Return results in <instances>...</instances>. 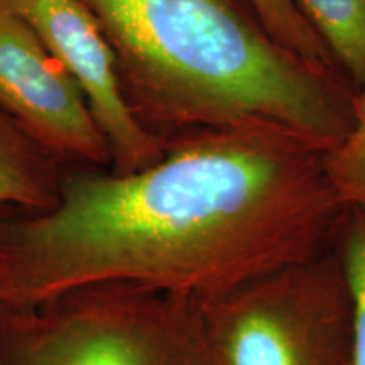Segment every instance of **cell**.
Instances as JSON below:
<instances>
[{
  "instance_id": "obj_1",
  "label": "cell",
  "mask_w": 365,
  "mask_h": 365,
  "mask_svg": "<svg viewBox=\"0 0 365 365\" xmlns=\"http://www.w3.org/2000/svg\"><path fill=\"white\" fill-rule=\"evenodd\" d=\"M346 208L298 132H186L144 170L63 176L51 210L0 222V308L100 286L213 298L330 250Z\"/></svg>"
},
{
  "instance_id": "obj_2",
  "label": "cell",
  "mask_w": 365,
  "mask_h": 365,
  "mask_svg": "<svg viewBox=\"0 0 365 365\" xmlns=\"http://www.w3.org/2000/svg\"><path fill=\"white\" fill-rule=\"evenodd\" d=\"M115 59L127 105L150 134L277 124L319 148L354 124L357 88L282 46L249 0H78Z\"/></svg>"
},
{
  "instance_id": "obj_3",
  "label": "cell",
  "mask_w": 365,
  "mask_h": 365,
  "mask_svg": "<svg viewBox=\"0 0 365 365\" xmlns=\"http://www.w3.org/2000/svg\"><path fill=\"white\" fill-rule=\"evenodd\" d=\"M0 365H217L202 301L134 286L0 308Z\"/></svg>"
},
{
  "instance_id": "obj_4",
  "label": "cell",
  "mask_w": 365,
  "mask_h": 365,
  "mask_svg": "<svg viewBox=\"0 0 365 365\" xmlns=\"http://www.w3.org/2000/svg\"><path fill=\"white\" fill-rule=\"evenodd\" d=\"M202 307L217 365H352L354 294L335 245Z\"/></svg>"
},
{
  "instance_id": "obj_5",
  "label": "cell",
  "mask_w": 365,
  "mask_h": 365,
  "mask_svg": "<svg viewBox=\"0 0 365 365\" xmlns=\"http://www.w3.org/2000/svg\"><path fill=\"white\" fill-rule=\"evenodd\" d=\"M0 112L56 159L112 166L83 91L31 27L0 0Z\"/></svg>"
},
{
  "instance_id": "obj_6",
  "label": "cell",
  "mask_w": 365,
  "mask_h": 365,
  "mask_svg": "<svg viewBox=\"0 0 365 365\" xmlns=\"http://www.w3.org/2000/svg\"><path fill=\"white\" fill-rule=\"evenodd\" d=\"M83 91L112 149L113 173H134L163 158L168 140L145 129L127 105L115 59L78 0H4Z\"/></svg>"
},
{
  "instance_id": "obj_7",
  "label": "cell",
  "mask_w": 365,
  "mask_h": 365,
  "mask_svg": "<svg viewBox=\"0 0 365 365\" xmlns=\"http://www.w3.org/2000/svg\"><path fill=\"white\" fill-rule=\"evenodd\" d=\"M61 181L56 158L0 112V207L48 212L58 203Z\"/></svg>"
},
{
  "instance_id": "obj_8",
  "label": "cell",
  "mask_w": 365,
  "mask_h": 365,
  "mask_svg": "<svg viewBox=\"0 0 365 365\" xmlns=\"http://www.w3.org/2000/svg\"><path fill=\"white\" fill-rule=\"evenodd\" d=\"M341 73L355 88L365 86V0H294Z\"/></svg>"
},
{
  "instance_id": "obj_9",
  "label": "cell",
  "mask_w": 365,
  "mask_h": 365,
  "mask_svg": "<svg viewBox=\"0 0 365 365\" xmlns=\"http://www.w3.org/2000/svg\"><path fill=\"white\" fill-rule=\"evenodd\" d=\"M327 171L341 203L365 212V86L355 91L352 129L327 150Z\"/></svg>"
},
{
  "instance_id": "obj_10",
  "label": "cell",
  "mask_w": 365,
  "mask_h": 365,
  "mask_svg": "<svg viewBox=\"0 0 365 365\" xmlns=\"http://www.w3.org/2000/svg\"><path fill=\"white\" fill-rule=\"evenodd\" d=\"M267 31L284 48L308 61L340 70L325 41L296 7L294 0H249ZM341 71V70H340Z\"/></svg>"
},
{
  "instance_id": "obj_11",
  "label": "cell",
  "mask_w": 365,
  "mask_h": 365,
  "mask_svg": "<svg viewBox=\"0 0 365 365\" xmlns=\"http://www.w3.org/2000/svg\"><path fill=\"white\" fill-rule=\"evenodd\" d=\"M335 249L344 262L354 294V349L352 365H365V212L346 208Z\"/></svg>"
}]
</instances>
